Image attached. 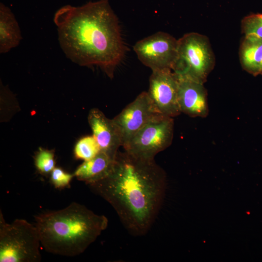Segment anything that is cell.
I'll list each match as a JSON object with an SVG mask.
<instances>
[{
    "instance_id": "obj_1",
    "label": "cell",
    "mask_w": 262,
    "mask_h": 262,
    "mask_svg": "<svg viewBox=\"0 0 262 262\" xmlns=\"http://www.w3.org/2000/svg\"><path fill=\"white\" fill-rule=\"evenodd\" d=\"M108 202L131 234H146L155 221L166 187L164 171L154 159L118 151L110 174L89 184Z\"/></svg>"
},
{
    "instance_id": "obj_2",
    "label": "cell",
    "mask_w": 262,
    "mask_h": 262,
    "mask_svg": "<svg viewBox=\"0 0 262 262\" xmlns=\"http://www.w3.org/2000/svg\"><path fill=\"white\" fill-rule=\"evenodd\" d=\"M53 21L66 56L81 66H97L112 78L125 55L118 19L108 0L65 5Z\"/></svg>"
},
{
    "instance_id": "obj_3",
    "label": "cell",
    "mask_w": 262,
    "mask_h": 262,
    "mask_svg": "<svg viewBox=\"0 0 262 262\" xmlns=\"http://www.w3.org/2000/svg\"><path fill=\"white\" fill-rule=\"evenodd\" d=\"M41 244L49 253L75 256L82 252L106 229L108 220L73 202L65 208L34 217Z\"/></svg>"
},
{
    "instance_id": "obj_4",
    "label": "cell",
    "mask_w": 262,
    "mask_h": 262,
    "mask_svg": "<svg viewBox=\"0 0 262 262\" xmlns=\"http://www.w3.org/2000/svg\"><path fill=\"white\" fill-rule=\"evenodd\" d=\"M40 240L37 229L27 220L8 224L0 213V262H39Z\"/></svg>"
},
{
    "instance_id": "obj_5",
    "label": "cell",
    "mask_w": 262,
    "mask_h": 262,
    "mask_svg": "<svg viewBox=\"0 0 262 262\" xmlns=\"http://www.w3.org/2000/svg\"><path fill=\"white\" fill-rule=\"evenodd\" d=\"M178 41L177 57L172 70L179 76L204 83L215 63L208 38L190 33Z\"/></svg>"
},
{
    "instance_id": "obj_6",
    "label": "cell",
    "mask_w": 262,
    "mask_h": 262,
    "mask_svg": "<svg viewBox=\"0 0 262 262\" xmlns=\"http://www.w3.org/2000/svg\"><path fill=\"white\" fill-rule=\"evenodd\" d=\"M172 117L159 115L143 127L123 147L124 151L135 156L154 159L160 152L172 143L174 134Z\"/></svg>"
},
{
    "instance_id": "obj_7",
    "label": "cell",
    "mask_w": 262,
    "mask_h": 262,
    "mask_svg": "<svg viewBox=\"0 0 262 262\" xmlns=\"http://www.w3.org/2000/svg\"><path fill=\"white\" fill-rule=\"evenodd\" d=\"M178 44V40L170 34L158 32L137 41L133 49L139 61L152 71L172 70Z\"/></svg>"
},
{
    "instance_id": "obj_8",
    "label": "cell",
    "mask_w": 262,
    "mask_h": 262,
    "mask_svg": "<svg viewBox=\"0 0 262 262\" xmlns=\"http://www.w3.org/2000/svg\"><path fill=\"white\" fill-rule=\"evenodd\" d=\"M162 115L154 106L147 92H142L113 119L125 146L143 127L156 116Z\"/></svg>"
},
{
    "instance_id": "obj_9",
    "label": "cell",
    "mask_w": 262,
    "mask_h": 262,
    "mask_svg": "<svg viewBox=\"0 0 262 262\" xmlns=\"http://www.w3.org/2000/svg\"><path fill=\"white\" fill-rule=\"evenodd\" d=\"M148 95L157 111L161 115L173 118L181 111L178 101L179 80L172 70L152 71Z\"/></svg>"
},
{
    "instance_id": "obj_10",
    "label": "cell",
    "mask_w": 262,
    "mask_h": 262,
    "mask_svg": "<svg viewBox=\"0 0 262 262\" xmlns=\"http://www.w3.org/2000/svg\"><path fill=\"white\" fill-rule=\"evenodd\" d=\"M88 121L100 151L115 160L122 140L113 119L107 118L99 109L93 108L88 114Z\"/></svg>"
},
{
    "instance_id": "obj_11",
    "label": "cell",
    "mask_w": 262,
    "mask_h": 262,
    "mask_svg": "<svg viewBox=\"0 0 262 262\" xmlns=\"http://www.w3.org/2000/svg\"><path fill=\"white\" fill-rule=\"evenodd\" d=\"M177 76L179 80L178 101L181 113L191 117H206L209 110L207 94L204 83Z\"/></svg>"
},
{
    "instance_id": "obj_12",
    "label": "cell",
    "mask_w": 262,
    "mask_h": 262,
    "mask_svg": "<svg viewBox=\"0 0 262 262\" xmlns=\"http://www.w3.org/2000/svg\"><path fill=\"white\" fill-rule=\"evenodd\" d=\"M115 160L100 151L93 158L85 161L75 170L74 175L77 179L92 184L105 178L112 170Z\"/></svg>"
},
{
    "instance_id": "obj_13",
    "label": "cell",
    "mask_w": 262,
    "mask_h": 262,
    "mask_svg": "<svg viewBox=\"0 0 262 262\" xmlns=\"http://www.w3.org/2000/svg\"><path fill=\"white\" fill-rule=\"evenodd\" d=\"M22 39L18 22L11 9L0 3V53L8 52Z\"/></svg>"
},
{
    "instance_id": "obj_14",
    "label": "cell",
    "mask_w": 262,
    "mask_h": 262,
    "mask_svg": "<svg viewBox=\"0 0 262 262\" xmlns=\"http://www.w3.org/2000/svg\"><path fill=\"white\" fill-rule=\"evenodd\" d=\"M243 68L253 76L260 74L262 64V41L244 37L240 49Z\"/></svg>"
},
{
    "instance_id": "obj_15",
    "label": "cell",
    "mask_w": 262,
    "mask_h": 262,
    "mask_svg": "<svg viewBox=\"0 0 262 262\" xmlns=\"http://www.w3.org/2000/svg\"><path fill=\"white\" fill-rule=\"evenodd\" d=\"M100 151V147L93 135L80 139L76 143L74 151L75 158L84 161L93 158Z\"/></svg>"
},
{
    "instance_id": "obj_16",
    "label": "cell",
    "mask_w": 262,
    "mask_h": 262,
    "mask_svg": "<svg viewBox=\"0 0 262 262\" xmlns=\"http://www.w3.org/2000/svg\"><path fill=\"white\" fill-rule=\"evenodd\" d=\"M244 37L262 41V14H254L245 17L241 22Z\"/></svg>"
},
{
    "instance_id": "obj_17",
    "label": "cell",
    "mask_w": 262,
    "mask_h": 262,
    "mask_svg": "<svg viewBox=\"0 0 262 262\" xmlns=\"http://www.w3.org/2000/svg\"><path fill=\"white\" fill-rule=\"evenodd\" d=\"M34 163L41 174L44 175L50 174L55 167L54 151L39 148L34 157Z\"/></svg>"
},
{
    "instance_id": "obj_18",
    "label": "cell",
    "mask_w": 262,
    "mask_h": 262,
    "mask_svg": "<svg viewBox=\"0 0 262 262\" xmlns=\"http://www.w3.org/2000/svg\"><path fill=\"white\" fill-rule=\"evenodd\" d=\"M51 183L56 188H64L69 186L73 177L71 174L59 167H55L50 174Z\"/></svg>"
},
{
    "instance_id": "obj_19",
    "label": "cell",
    "mask_w": 262,
    "mask_h": 262,
    "mask_svg": "<svg viewBox=\"0 0 262 262\" xmlns=\"http://www.w3.org/2000/svg\"><path fill=\"white\" fill-rule=\"evenodd\" d=\"M260 74L262 75V65H261V66Z\"/></svg>"
}]
</instances>
